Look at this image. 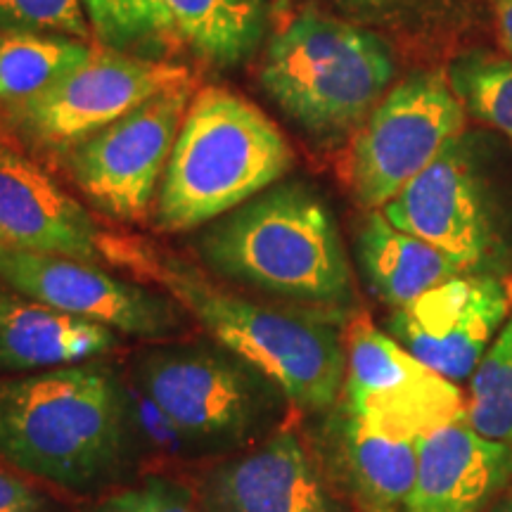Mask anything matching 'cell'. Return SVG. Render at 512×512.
Instances as JSON below:
<instances>
[{
  "label": "cell",
  "mask_w": 512,
  "mask_h": 512,
  "mask_svg": "<svg viewBox=\"0 0 512 512\" xmlns=\"http://www.w3.org/2000/svg\"><path fill=\"white\" fill-rule=\"evenodd\" d=\"M463 131L465 110L446 76H408L377 102L351 145L349 176L358 200L382 209Z\"/></svg>",
  "instance_id": "52a82bcc"
},
{
  "label": "cell",
  "mask_w": 512,
  "mask_h": 512,
  "mask_svg": "<svg viewBox=\"0 0 512 512\" xmlns=\"http://www.w3.org/2000/svg\"><path fill=\"white\" fill-rule=\"evenodd\" d=\"M93 53L62 36L8 31L0 36V100H29L67 76Z\"/></svg>",
  "instance_id": "44dd1931"
},
{
  "label": "cell",
  "mask_w": 512,
  "mask_h": 512,
  "mask_svg": "<svg viewBox=\"0 0 512 512\" xmlns=\"http://www.w3.org/2000/svg\"><path fill=\"white\" fill-rule=\"evenodd\" d=\"M136 384L195 451L245 444L271 427L285 399L278 384L223 347L147 351L136 363Z\"/></svg>",
  "instance_id": "8992f818"
},
{
  "label": "cell",
  "mask_w": 512,
  "mask_h": 512,
  "mask_svg": "<svg viewBox=\"0 0 512 512\" xmlns=\"http://www.w3.org/2000/svg\"><path fill=\"white\" fill-rule=\"evenodd\" d=\"M183 86H192V76L181 64L93 50L46 91L19 102V121L41 145L67 152L157 95Z\"/></svg>",
  "instance_id": "ba28073f"
},
{
  "label": "cell",
  "mask_w": 512,
  "mask_h": 512,
  "mask_svg": "<svg viewBox=\"0 0 512 512\" xmlns=\"http://www.w3.org/2000/svg\"><path fill=\"white\" fill-rule=\"evenodd\" d=\"M339 477L361 512H403L418 475L420 439L394 437L344 408L335 420Z\"/></svg>",
  "instance_id": "ac0fdd59"
},
{
  "label": "cell",
  "mask_w": 512,
  "mask_h": 512,
  "mask_svg": "<svg viewBox=\"0 0 512 512\" xmlns=\"http://www.w3.org/2000/svg\"><path fill=\"white\" fill-rule=\"evenodd\" d=\"M0 27L10 31H57L86 38L91 34L81 0H0Z\"/></svg>",
  "instance_id": "d4e9b609"
},
{
  "label": "cell",
  "mask_w": 512,
  "mask_h": 512,
  "mask_svg": "<svg viewBox=\"0 0 512 512\" xmlns=\"http://www.w3.org/2000/svg\"><path fill=\"white\" fill-rule=\"evenodd\" d=\"M0 280L22 297L136 337H164L181 316L159 294L69 256L0 249Z\"/></svg>",
  "instance_id": "7c38bea8"
},
{
  "label": "cell",
  "mask_w": 512,
  "mask_h": 512,
  "mask_svg": "<svg viewBox=\"0 0 512 512\" xmlns=\"http://www.w3.org/2000/svg\"><path fill=\"white\" fill-rule=\"evenodd\" d=\"M510 294L491 273L446 280L387 318V330L418 361L451 382L475 373L508 320Z\"/></svg>",
  "instance_id": "4fadbf2b"
},
{
  "label": "cell",
  "mask_w": 512,
  "mask_h": 512,
  "mask_svg": "<svg viewBox=\"0 0 512 512\" xmlns=\"http://www.w3.org/2000/svg\"><path fill=\"white\" fill-rule=\"evenodd\" d=\"M190 88L157 95L69 150L74 181L114 219L140 221L150 209L188 114Z\"/></svg>",
  "instance_id": "30bf717a"
},
{
  "label": "cell",
  "mask_w": 512,
  "mask_h": 512,
  "mask_svg": "<svg viewBox=\"0 0 512 512\" xmlns=\"http://www.w3.org/2000/svg\"><path fill=\"white\" fill-rule=\"evenodd\" d=\"M446 79L465 112L512 140V60L467 50L448 64Z\"/></svg>",
  "instance_id": "7402d4cb"
},
{
  "label": "cell",
  "mask_w": 512,
  "mask_h": 512,
  "mask_svg": "<svg viewBox=\"0 0 512 512\" xmlns=\"http://www.w3.org/2000/svg\"><path fill=\"white\" fill-rule=\"evenodd\" d=\"M259 3H261V0H259Z\"/></svg>",
  "instance_id": "4dcf8cb0"
},
{
  "label": "cell",
  "mask_w": 512,
  "mask_h": 512,
  "mask_svg": "<svg viewBox=\"0 0 512 512\" xmlns=\"http://www.w3.org/2000/svg\"><path fill=\"white\" fill-rule=\"evenodd\" d=\"M494 15L498 38H501L505 53H508L512 60V0H494Z\"/></svg>",
  "instance_id": "83f0119b"
},
{
  "label": "cell",
  "mask_w": 512,
  "mask_h": 512,
  "mask_svg": "<svg viewBox=\"0 0 512 512\" xmlns=\"http://www.w3.org/2000/svg\"><path fill=\"white\" fill-rule=\"evenodd\" d=\"M204 501L211 512H349L294 432L211 470Z\"/></svg>",
  "instance_id": "9a60e30c"
},
{
  "label": "cell",
  "mask_w": 512,
  "mask_h": 512,
  "mask_svg": "<svg viewBox=\"0 0 512 512\" xmlns=\"http://www.w3.org/2000/svg\"><path fill=\"white\" fill-rule=\"evenodd\" d=\"M0 249H5V245H3V240H0Z\"/></svg>",
  "instance_id": "f546056e"
},
{
  "label": "cell",
  "mask_w": 512,
  "mask_h": 512,
  "mask_svg": "<svg viewBox=\"0 0 512 512\" xmlns=\"http://www.w3.org/2000/svg\"><path fill=\"white\" fill-rule=\"evenodd\" d=\"M489 512H512V482L508 484V489L503 491L501 498L494 503V508H491Z\"/></svg>",
  "instance_id": "f1b7e54d"
},
{
  "label": "cell",
  "mask_w": 512,
  "mask_h": 512,
  "mask_svg": "<svg viewBox=\"0 0 512 512\" xmlns=\"http://www.w3.org/2000/svg\"><path fill=\"white\" fill-rule=\"evenodd\" d=\"M344 408L394 437L422 439L465 420L456 382L446 380L389 332L356 318L347 335Z\"/></svg>",
  "instance_id": "9c48e42d"
},
{
  "label": "cell",
  "mask_w": 512,
  "mask_h": 512,
  "mask_svg": "<svg viewBox=\"0 0 512 512\" xmlns=\"http://www.w3.org/2000/svg\"><path fill=\"white\" fill-rule=\"evenodd\" d=\"M467 425L512 448V313L470 380Z\"/></svg>",
  "instance_id": "603a6c76"
},
{
  "label": "cell",
  "mask_w": 512,
  "mask_h": 512,
  "mask_svg": "<svg viewBox=\"0 0 512 512\" xmlns=\"http://www.w3.org/2000/svg\"><path fill=\"white\" fill-rule=\"evenodd\" d=\"M294 162L292 147L259 107L207 86L192 95L164 171L157 226L190 230L261 195Z\"/></svg>",
  "instance_id": "277c9868"
},
{
  "label": "cell",
  "mask_w": 512,
  "mask_h": 512,
  "mask_svg": "<svg viewBox=\"0 0 512 512\" xmlns=\"http://www.w3.org/2000/svg\"><path fill=\"white\" fill-rule=\"evenodd\" d=\"M216 271L259 290L344 309L351 268L325 202L304 183H280L216 221L200 240Z\"/></svg>",
  "instance_id": "3957f363"
},
{
  "label": "cell",
  "mask_w": 512,
  "mask_h": 512,
  "mask_svg": "<svg viewBox=\"0 0 512 512\" xmlns=\"http://www.w3.org/2000/svg\"><path fill=\"white\" fill-rule=\"evenodd\" d=\"M100 252L112 264L162 285L223 349L261 370L302 411H328L344 392L347 347L335 311H292L252 302L209 283L152 242L102 235Z\"/></svg>",
  "instance_id": "6da1fadb"
},
{
  "label": "cell",
  "mask_w": 512,
  "mask_h": 512,
  "mask_svg": "<svg viewBox=\"0 0 512 512\" xmlns=\"http://www.w3.org/2000/svg\"><path fill=\"white\" fill-rule=\"evenodd\" d=\"M394 79L389 48L370 31L306 10L273 36L261 83L316 136L363 124Z\"/></svg>",
  "instance_id": "5b68a950"
},
{
  "label": "cell",
  "mask_w": 512,
  "mask_h": 512,
  "mask_svg": "<svg viewBox=\"0 0 512 512\" xmlns=\"http://www.w3.org/2000/svg\"><path fill=\"white\" fill-rule=\"evenodd\" d=\"M88 24L114 50L145 48L174 36L159 0H81Z\"/></svg>",
  "instance_id": "cb8c5ba5"
},
{
  "label": "cell",
  "mask_w": 512,
  "mask_h": 512,
  "mask_svg": "<svg viewBox=\"0 0 512 512\" xmlns=\"http://www.w3.org/2000/svg\"><path fill=\"white\" fill-rule=\"evenodd\" d=\"M0 512H50V505L24 479L0 470Z\"/></svg>",
  "instance_id": "4316f807"
},
{
  "label": "cell",
  "mask_w": 512,
  "mask_h": 512,
  "mask_svg": "<svg viewBox=\"0 0 512 512\" xmlns=\"http://www.w3.org/2000/svg\"><path fill=\"white\" fill-rule=\"evenodd\" d=\"M380 211L392 226L439 247L472 273L498 252L489 190L465 133Z\"/></svg>",
  "instance_id": "8fae6325"
},
{
  "label": "cell",
  "mask_w": 512,
  "mask_h": 512,
  "mask_svg": "<svg viewBox=\"0 0 512 512\" xmlns=\"http://www.w3.org/2000/svg\"><path fill=\"white\" fill-rule=\"evenodd\" d=\"M159 5L171 34L221 67L245 62L264 31L259 0H159Z\"/></svg>",
  "instance_id": "ffe728a7"
},
{
  "label": "cell",
  "mask_w": 512,
  "mask_h": 512,
  "mask_svg": "<svg viewBox=\"0 0 512 512\" xmlns=\"http://www.w3.org/2000/svg\"><path fill=\"white\" fill-rule=\"evenodd\" d=\"M0 240L27 252L98 261L102 233L46 171L0 133Z\"/></svg>",
  "instance_id": "5bb4252c"
},
{
  "label": "cell",
  "mask_w": 512,
  "mask_h": 512,
  "mask_svg": "<svg viewBox=\"0 0 512 512\" xmlns=\"http://www.w3.org/2000/svg\"><path fill=\"white\" fill-rule=\"evenodd\" d=\"M366 283L384 304L401 309L456 275L472 273L430 242L392 226L380 209L370 211L356 238Z\"/></svg>",
  "instance_id": "d6986e66"
},
{
  "label": "cell",
  "mask_w": 512,
  "mask_h": 512,
  "mask_svg": "<svg viewBox=\"0 0 512 512\" xmlns=\"http://www.w3.org/2000/svg\"><path fill=\"white\" fill-rule=\"evenodd\" d=\"M93 512H200L190 503V498L176 486L159 482H145L133 489L121 491L105 498Z\"/></svg>",
  "instance_id": "484cf974"
},
{
  "label": "cell",
  "mask_w": 512,
  "mask_h": 512,
  "mask_svg": "<svg viewBox=\"0 0 512 512\" xmlns=\"http://www.w3.org/2000/svg\"><path fill=\"white\" fill-rule=\"evenodd\" d=\"M105 325L0 292V373H34L93 361L114 349Z\"/></svg>",
  "instance_id": "e0dca14e"
},
{
  "label": "cell",
  "mask_w": 512,
  "mask_h": 512,
  "mask_svg": "<svg viewBox=\"0 0 512 512\" xmlns=\"http://www.w3.org/2000/svg\"><path fill=\"white\" fill-rule=\"evenodd\" d=\"M512 482V448L467 418L420 439L418 475L403 512H489Z\"/></svg>",
  "instance_id": "2e32d148"
},
{
  "label": "cell",
  "mask_w": 512,
  "mask_h": 512,
  "mask_svg": "<svg viewBox=\"0 0 512 512\" xmlns=\"http://www.w3.org/2000/svg\"><path fill=\"white\" fill-rule=\"evenodd\" d=\"M133 437L128 387L105 363L0 380V456L29 475L95 489L124 470Z\"/></svg>",
  "instance_id": "7a4b0ae2"
}]
</instances>
